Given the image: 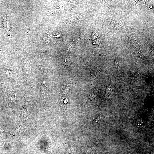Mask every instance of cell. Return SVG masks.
Segmentation results:
<instances>
[{
	"instance_id": "6da1fadb",
	"label": "cell",
	"mask_w": 154,
	"mask_h": 154,
	"mask_svg": "<svg viewBox=\"0 0 154 154\" xmlns=\"http://www.w3.org/2000/svg\"><path fill=\"white\" fill-rule=\"evenodd\" d=\"M112 87H108L106 90V97L107 98H108L110 96L111 92H112Z\"/></svg>"
},
{
	"instance_id": "7a4b0ae2",
	"label": "cell",
	"mask_w": 154,
	"mask_h": 154,
	"mask_svg": "<svg viewBox=\"0 0 154 154\" xmlns=\"http://www.w3.org/2000/svg\"><path fill=\"white\" fill-rule=\"evenodd\" d=\"M143 123L141 120L139 119L137 121V125L139 127H141L143 125Z\"/></svg>"
}]
</instances>
